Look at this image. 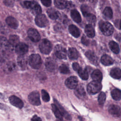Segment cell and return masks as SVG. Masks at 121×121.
Masks as SVG:
<instances>
[{
    "instance_id": "obj_1",
    "label": "cell",
    "mask_w": 121,
    "mask_h": 121,
    "mask_svg": "<svg viewBox=\"0 0 121 121\" xmlns=\"http://www.w3.org/2000/svg\"><path fill=\"white\" fill-rule=\"evenodd\" d=\"M28 63L29 65L34 69H39L42 63V61L40 56L38 54H33L28 58Z\"/></svg>"
},
{
    "instance_id": "obj_2",
    "label": "cell",
    "mask_w": 121,
    "mask_h": 121,
    "mask_svg": "<svg viewBox=\"0 0 121 121\" xmlns=\"http://www.w3.org/2000/svg\"><path fill=\"white\" fill-rule=\"evenodd\" d=\"M24 6L27 9H31L32 13L35 15H38L41 13L42 9L40 5L35 1H25L24 2Z\"/></svg>"
},
{
    "instance_id": "obj_3",
    "label": "cell",
    "mask_w": 121,
    "mask_h": 121,
    "mask_svg": "<svg viewBox=\"0 0 121 121\" xmlns=\"http://www.w3.org/2000/svg\"><path fill=\"white\" fill-rule=\"evenodd\" d=\"M102 84L100 82L93 81L90 82L87 86V91L89 94L94 95L99 92L102 89Z\"/></svg>"
},
{
    "instance_id": "obj_4",
    "label": "cell",
    "mask_w": 121,
    "mask_h": 121,
    "mask_svg": "<svg viewBox=\"0 0 121 121\" xmlns=\"http://www.w3.org/2000/svg\"><path fill=\"white\" fill-rule=\"evenodd\" d=\"M100 28L102 33L105 36L111 35L113 32V27L108 22H102L100 23Z\"/></svg>"
},
{
    "instance_id": "obj_5",
    "label": "cell",
    "mask_w": 121,
    "mask_h": 121,
    "mask_svg": "<svg viewBox=\"0 0 121 121\" xmlns=\"http://www.w3.org/2000/svg\"><path fill=\"white\" fill-rule=\"evenodd\" d=\"M52 44L47 39H43L39 44V49L41 52L43 54H49L52 50Z\"/></svg>"
},
{
    "instance_id": "obj_6",
    "label": "cell",
    "mask_w": 121,
    "mask_h": 121,
    "mask_svg": "<svg viewBox=\"0 0 121 121\" xmlns=\"http://www.w3.org/2000/svg\"><path fill=\"white\" fill-rule=\"evenodd\" d=\"M54 53L55 56L60 59H64L66 58V50L61 45L58 44L56 45L54 48Z\"/></svg>"
},
{
    "instance_id": "obj_7",
    "label": "cell",
    "mask_w": 121,
    "mask_h": 121,
    "mask_svg": "<svg viewBox=\"0 0 121 121\" xmlns=\"http://www.w3.org/2000/svg\"><path fill=\"white\" fill-rule=\"evenodd\" d=\"M28 99L30 104L34 105H39L41 104L40 95L36 91L31 92L28 95Z\"/></svg>"
},
{
    "instance_id": "obj_8",
    "label": "cell",
    "mask_w": 121,
    "mask_h": 121,
    "mask_svg": "<svg viewBox=\"0 0 121 121\" xmlns=\"http://www.w3.org/2000/svg\"><path fill=\"white\" fill-rule=\"evenodd\" d=\"M35 22L37 26L40 27L46 26L48 24V20L46 16L43 14H39L36 16Z\"/></svg>"
},
{
    "instance_id": "obj_9",
    "label": "cell",
    "mask_w": 121,
    "mask_h": 121,
    "mask_svg": "<svg viewBox=\"0 0 121 121\" xmlns=\"http://www.w3.org/2000/svg\"><path fill=\"white\" fill-rule=\"evenodd\" d=\"M45 66L47 70L50 72H53L56 70L57 68V63L51 57L46 59L45 61Z\"/></svg>"
},
{
    "instance_id": "obj_10",
    "label": "cell",
    "mask_w": 121,
    "mask_h": 121,
    "mask_svg": "<svg viewBox=\"0 0 121 121\" xmlns=\"http://www.w3.org/2000/svg\"><path fill=\"white\" fill-rule=\"evenodd\" d=\"M28 50V45L24 43H19L15 47L16 52L19 55H24Z\"/></svg>"
},
{
    "instance_id": "obj_11",
    "label": "cell",
    "mask_w": 121,
    "mask_h": 121,
    "mask_svg": "<svg viewBox=\"0 0 121 121\" xmlns=\"http://www.w3.org/2000/svg\"><path fill=\"white\" fill-rule=\"evenodd\" d=\"M27 35L29 39L34 42L39 41L41 37L38 32L34 28H30L27 31Z\"/></svg>"
},
{
    "instance_id": "obj_12",
    "label": "cell",
    "mask_w": 121,
    "mask_h": 121,
    "mask_svg": "<svg viewBox=\"0 0 121 121\" xmlns=\"http://www.w3.org/2000/svg\"><path fill=\"white\" fill-rule=\"evenodd\" d=\"M109 113L114 117H120L121 115V108L117 105L111 104L108 107Z\"/></svg>"
},
{
    "instance_id": "obj_13",
    "label": "cell",
    "mask_w": 121,
    "mask_h": 121,
    "mask_svg": "<svg viewBox=\"0 0 121 121\" xmlns=\"http://www.w3.org/2000/svg\"><path fill=\"white\" fill-rule=\"evenodd\" d=\"M65 85L69 89H75L78 86V80L77 77L75 76L70 77L65 81Z\"/></svg>"
},
{
    "instance_id": "obj_14",
    "label": "cell",
    "mask_w": 121,
    "mask_h": 121,
    "mask_svg": "<svg viewBox=\"0 0 121 121\" xmlns=\"http://www.w3.org/2000/svg\"><path fill=\"white\" fill-rule=\"evenodd\" d=\"M9 100L12 105L17 108L21 109L24 106L23 101L20 98L15 95L10 96L9 98Z\"/></svg>"
},
{
    "instance_id": "obj_15",
    "label": "cell",
    "mask_w": 121,
    "mask_h": 121,
    "mask_svg": "<svg viewBox=\"0 0 121 121\" xmlns=\"http://www.w3.org/2000/svg\"><path fill=\"white\" fill-rule=\"evenodd\" d=\"M0 47L1 51L3 52L8 51L13 47L9 41L4 37H1L0 38Z\"/></svg>"
},
{
    "instance_id": "obj_16",
    "label": "cell",
    "mask_w": 121,
    "mask_h": 121,
    "mask_svg": "<svg viewBox=\"0 0 121 121\" xmlns=\"http://www.w3.org/2000/svg\"><path fill=\"white\" fill-rule=\"evenodd\" d=\"M85 55L90 61L94 65H97L98 64V58L94 52L88 51L86 52Z\"/></svg>"
},
{
    "instance_id": "obj_17",
    "label": "cell",
    "mask_w": 121,
    "mask_h": 121,
    "mask_svg": "<svg viewBox=\"0 0 121 121\" xmlns=\"http://www.w3.org/2000/svg\"><path fill=\"white\" fill-rule=\"evenodd\" d=\"M6 22L9 26L13 29H16L18 26V23L17 19L11 16L7 17Z\"/></svg>"
},
{
    "instance_id": "obj_18",
    "label": "cell",
    "mask_w": 121,
    "mask_h": 121,
    "mask_svg": "<svg viewBox=\"0 0 121 121\" xmlns=\"http://www.w3.org/2000/svg\"><path fill=\"white\" fill-rule=\"evenodd\" d=\"M101 63L105 66L111 65L113 63V59L109 55L105 54L102 56L101 58Z\"/></svg>"
},
{
    "instance_id": "obj_19",
    "label": "cell",
    "mask_w": 121,
    "mask_h": 121,
    "mask_svg": "<svg viewBox=\"0 0 121 121\" xmlns=\"http://www.w3.org/2000/svg\"><path fill=\"white\" fill-rule=\"evenodd\" d=\"M69 31L70 34L76 38L80 36V32L79 29L74 25H70L69 26Z\"/></svg>"
},
{
    "instance_id": "obj_20",
    "label": "cell",
    "mask_w": 121,
    "mask_h": 121,
    "mask_svg": "<svg viewBox=\"0 0 121 121\" xmlns=\"http://www.w3.org/2000/svg\"><path fill=\"white\" fill-rule=\"evenodd\" d=\"M85 32L87 36L90 38H93L95 35V30L91 24H88L86 26Z\"/></svg>"
},
{
    "instance_id": "obj_21",
    "label": "cell",
    "mask_w": 121,
    "mask_h": 121,
    "mask_svg": "<svg viewBox=\"0 0 121 121\" xmlns=\"http://www.w3.org/2000/svg\"><path fill=\"white\" fill-rule=\"evenodd\" d=\"M17 62L20 67L25 68L27 64V58L24 55H19L17 59Z\"/></svg>"
},
{
    "instance_id": "obj_22",
    "label": "cell",
    "mask_w": 121,
    "mask_h": 121,
    "mask_svg": "<svg viewBox=\"0 0 121 121\" xmlns=\"http://www.w3.org/2000/svg\"><path fill=\"white\" fill-rule=\"evenodd\" d=\"M91 77L94 80L101 82L103 78L102 73L99 69H95L92 73Z\"/></svg>"
},
{
    "instance_id": "obj_23",
    "label": "cell",
    "mask_w": 121,
    "mask_h": 121,
    "mask_svg": "<svg viewBox=\"0 0 121 121\" xmlns=\"http://www.w3.org/2000/svg\"><path fill=\"white\" fill-rule=\"evenodd\" d=\"M15 69V64L12 61H9L6 64V65L4 67L3 70L5 71V72L7 73H10L13 71Z\"/></svg>"
},
{
    "instance_id": "obj_24",
    "label": "cell",
    "mask_w": 121,
    "mask_h": 121,
    "mask_svg": "<svg viewBox=\"0 0 121 121\" xmlns=\"http://www.w3.org/2000/svg\"><path fill=\"white\" fill-rule=\"evenodd\" d=\"M47 14L49 17L52 19H56L60 16L59 12L54 9H50L47 11Z\"/></svg>"
},
{
    "instance_id": "obj_25",
    "label": "cell",
    "mask_w": 121,
    "mask_h": 121,
    "mask_svg": "<svg viewBox=\"0 0 121 121\" xmlns=\"http://www.w3.org/2000/svg\"><path fill=\"white\" fill-rule=\"evenodd\" d=\"M52 110L54 112V114L56 117V118L59 119V120H62L63 115L61 111L58 108V107L57 106V105L55 104H52Z\"/></svg>"
},
{
    "instance_id": "obj_26",
    "label": "cell",
    "mask_w": 121,
    "mask_h": 121,
    "mask_svg": "<svg viewBox=\"0 0 121 121\" xmlns=\"http://www.w3.org/2000/svg\"><path fill=\"white\" fill-rule=\"evenodd\" d=\"M110 74L113 78L120 79L121 78V69L118 68H114L111 70Z\"/></svg>"
},
{
    "instance_id": "obj_27",
    "label": "cell",
    "mask_w": 121,
    "mask_h": 121,
    "mask_svg": "<svg viewBox=\"0 0 121 121\" xmlns=\"http://www.w3.org/2000/svg\"><path fill=\"white\" fill-rule=\"evenodd\" d=\"M75 94L79 98H83L86 95V93L84 88L81 86H78L75 88Z\"/></svg>"
},
{
    "instance_id": "obj_28",
    "label": "cell",
    "mask_w": 121,
    "mask_h": 121,
    "mask_svg": "<svg viewBox=\"0 0 121 121\" xmlns=\"http://www.w3.org/2000/svg\"><path fill=\"white\" fill-rule=\"evenodd\" d=\"M71 17L72 19L76 23H80L81 21V18L79 13L76 9H73L71 11Z\"/></svg>"
},
{
    "instance_id": "obj_29",
    "label": "cell",
    "mask_w": 121,
    "mask_h": 121,
    "mask_svg": "<svg viewBox=\"0 0 121 121\" xmlns=\"http://www.w3.org/2000/svg\"><path fill=\"white\" fill-rule=\"evenodd\" d=\"M68 56L70 59L75 60L78 57V52L76 49L70 48L68 50Z\"/></svg>"
},
{
    "instance_id": "obj_30",
    "label": "cell",
    "mask_w": 121,
    "mask_h": 121,
    "mask_svg": "<svg viewBox=\"0 0 121 121\" xmlns=\"http://www.w3.org/2000/svg\"><path fill=\"white\" fill-rule=\"evenodd\" d=\"M67 2L66 0H54L55 6L59 9H64L66 8Z\"/></svg>"
},
{
    "instance_id": "obj_31",
    "label": "cell",
    "mask_w": 121,
    "mask_h": 121,
    "mask_svg": "<svg viewBox=\"0 0 121 121\" xmlns=\"http://www.w3.org/2000/svg\"><path fill=\"white\" fill-rule=\"evenodd\" d=\"M9 43L13 46H16V45L19 43V38L17 35H11L9 37Z\"/></svg>"
},
{
    "instance_id": "obj_32",
    "label": "cell",
    "mask_w": 121,
    "mask_h": 121,
    "mask_svg": "<svg viewBox=\"0 0 121 121\" xmlns=\"http://www.w3.org/2000/svg\"><path fill=\"white\" fill-rule=\"evenodd\" d=\"M109 46L111 50L114 53L118 54L120 52V48L118 44L114 41H111L109 43Z\"/></svg>"
},
{
    "instance_id": "obj_33",
    "label": "cell",
    "mask_w": 121,
    "mask_h": 121,
    "mask_svg": "<svg viewBox=\"0 0 121 121\" xmlns=\"http://www.w3.org/2000/svg\"><path fill=\"white\" fill-rule=\"evenodd\" d=\"M111 95L112 98L115 100H120L121 99V90L115 88L111 92Z\"/></svg>"
},
{
    "instance_id": "obj_34",
    "label": "cell",
    "mask_w": 121,
    "mask_h": 121,
    "mask_svg": "<svg viewBox=\"0 0 121 121\" xmlns=\"http://www.w3.org/2000/svg\"><path fill=\"white\" fill-rule=\"evenodd\" d=\"M112 11L111 8L107 7L104 9L103 11V15L105 18L108 19H111L112 17Z\"/></svg>"
},
{
    "instance_id": "obj_35",
    "label": "cell",
    "mask_w": 121,
    "mask_h": 121,
    "mask_svg": "<svg viewBox=\"0 0 121 121\" xmlns=\"http://www.w3.org/2000/svg\"><path fill=\"white\" fill-rule=\"evenodd\" d=\"M78 73L80 78L83 80H87L88 79V74L86 69H83L80 68L78 70Z\"/></svg>"
},
{
    "instance_id": "obj_36",
    "label": "cell",
    "mask_w": 121,
    "mask_h": 121,
    "mask_svg": "<svg viewBox=\"0 0 121 121\" xmlns=\"http://www.w3.org/2000/svg\"><path fill=\"white\" fill-rule=\"evenodd\" d=\"M85 17L90 24H91L92 25H95L96 22V17L94 15L91 13H89Z\"/></svg>"
},
{
    "instance_id": "obj_37",
    "label": "cell",
    "mask_w": 121,
    "mask_h": 121,
    "mask_svg": "<svg viewBox=\"0 0 121 121\" xmlns=\"http://www.w3.org/2000/svg\"><path fill=\"white\" fill-rule=\"evenodd\" d=\"M55 103L57 105V106L58 107V108H59V109L60 110V111H61L63 116H64L65 117V118L67 120H71L70 117V116L69 115V114L63 109V108L62 107V106L58 103V102L55 100Z\"/></svg>"
},
{
    "instance_id": "obj_38",
    "label": "cell",
    "mask_w": 121,
    "mask_h": 121,
    "mask_svg": "<svg viewBox=\"0 0 121 121\" xmlns=\"http://www.w3.org/2000/svg\"><path fill=\"white\" fill-rule=\"evenodd\" d=\"M106 95L104 92H101L98 96V102L100 105H103L105 101Z\"/></svg>"
},
{
    "instance_id": "obj_39",
    "label": "cell",
    "mask_w": 121,
    "mask_h": 121,
    "mask_svg": "<svg viewBox=\"0 0 121 121\" xmlns=\"http://www.w3.org/2000/svg\"><path fill=\"white\" fill-rule=\"evenodd\" d=\"M59 70L61 73L64 74H67L69 73V69L68 66L64 64H63L60 66Z\"/></svg>"
},
{
    "instance_id": "obj_40",
    "label": "cell",
    "mask_w": 121,
    "mask_h": 121,
    "mask_svg": "<svg viewBox=\"0 0 121 121\" xmlns=\"http://www.w3.org/2000/svg\"><path fill=\"white\" fill-rule=\"evenodd\" d=\"M41 94H42V99L43 101L45 102H47L49 101L50 98V96L49 94L47 93V92L44 90L43 89L41 90Z\"/></svg>"
},
{
    "instance_id": "obj_41",
    "label": "cell",
    "mask_w": 121,
    "mask_h": 121,
    "mask_svg": "<svg viewBox=\"0 0 121 121\" xmlns=\"http://www.w3.org/2000/svg\"><path fill=\"white\" fill-rule=\"evenodd\" d=\"M89 9V7L87 6V5L86 4H83L81 7V11L85 17H86L87 14L90 13Z\"/></svg>"
},
{
    "instance_id": "obj_42",
    "label": "cell",
    "mask_w": 121,
    "mask_h": 121,
    "mask_svg": "<svg viewBox=\"0 0 121 121\" xmlns=\"http://www.w3.org/2000/svg\"><path fill=\"white\" fill-rule=\"evenodd\" d=\"M42 4L46 6V7H49L52 3L51 0H41Z\"/></svg>"
},
{
    "instance_id": "obj_43",
    "label": "cell",
    "mask_w": 121,
    "mask_h": 121,
    "mask_svg": "<svg viewBox=\"0 0 121 121\" xmlns=\"http://www.w3.org/2000/svg\"><path fill=\"white\" fill-rule=\"evenodd\" d=\"M81 42L82 43L86 45H87L89 44V40L86 38V37L85 36L83 35L81 38Z\"/></svg>"
},
{
    "instance_id": "obj_44",
    "label": "cell",
    "mask_w": 121,
    "mask_h": 121,
    "mask_svg": "<svg viewBox=\"0 0 121 121\" xmlns=\"http://www.w3.org/2000/svg\"><path fill=\"white\" fill-rule=\"evenodd\" d=\"M4 4L9 7H12L13 6V2L12 0H4Z\"/></svg>"
},
{
    "instance_id": "obj_45",
    "label": "cell",
    "mask_w": 121,
    "mask_h": 121,
    "mask_svg": "<svg viewBox=\"0 0 121 121\" xmlns=\"http://www.w3.org/2000/svg\"><path fill=\"white\" fill-rule=\"evenodd\" d=\"M72 67H73V69L75 71H78V70L80 68L79 65L77 62H74L73 63Z\"/></svg>"
},
{
    "instance_id": "obj_46",
    "label": "cell",
    "mask_w": 121,
    "mask_h": 121,
    "mask_svg": "<svg viewBox=\"0 0 121 121\" xmlns=\"http://www.w3.org/2000/svg\"><path fill=\"white\" fill-rule=\"evenodd\" d=\"M32 121H41V119L38 117H37L36 115H35L33 116V117L31 119Z\"/></svg>"
},
{
    "instance_id": "obj_47",
    "label": "cell",
    "mask_w": 121,
    "mask_h": 121,
    "mask_svg": "<svg viewBox=\"0 0 121 121\" xmlns=\"http://www.w3.org/2000/svg\"><path fill=\"white\" fill-rule=\"evenodd\" d=\"M89 2L91 3H95L97 1V0H87Z\"/></svg>"
},
{
    "instance_id": "obj_48",
    "label": "cell",
    "mask_w": 121,
    "mask_h": 121,
    "mask_svg": "<svg viewBox=\"0 0 121 121\" xmlns=\"http://www.w3.org/2000/svg\"><path fill=\"white\" fill-rule=\"evenodd\" d=\"M120 28L121 29V20L120 21Z\"/></svg>"
},
{
    "instance_id": "obj_49",
    "label": "cell",
    "mask_w": 121,
    "mask_h": 121,
    "mask_svg": "<svg viewBox=\"0 0 121 121\" xmlns=\"http://www.w3.org/2000/svg\"><path fill=\"white\" fill-rule=\"evenodd\" d=\"M79 1H80V2H83L84 1V0H78Z\"/></svg>"
},
{
    "instance_id": "obj_50",
    "label": "cell",
    "mask_w": 121,
    "mask_h": 121,
    "mask_svg": "<svg viewBox=\"0 0 121 121\" xmlns=\"http://www.w3.org/2000/svg\"><path fill=\"white\" fill-rule=\"evenodd\" d=\"M15 0V1H19L20 0Z\"/></svg>"
}]
</instances>
